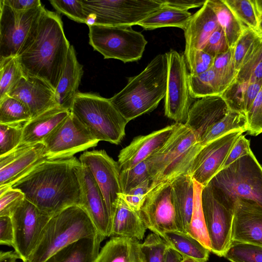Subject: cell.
I'll return each instance as SVG.
<instances>
[{
    "instance_id": "cell-13",
    "label": "cell",
    "mask_w": 262,
    "mask_h": 262,
    "mask_svg": "<svg viewBox=\"0 0 262 262\" xmlns=\"http://www.w3.org/2000/svg\"><path fill=\"white\" fill-rule=\"evenodd\" d=\"M147 229L162 237L168 231H183L174 206L170 182L152 188L139 211Z\"/></svg>"
},
{
    "instance_id": "cell-28",
    "label": "cell",
    "mask_w": 262,
    "mask_h": 262,
    "mask_svg": "<svg viewBox=\"0 0 262 262\" xmlns=\"http://www.w3.org/2000/svg\"><path fill=\"white\" fill-rule=\"evenodd\" d=\"M104 238L101 234L81 238L58 250L43 262H96Z\"/></svg>"
},
{
    "instance_id": "cell-5",
    "label": "cell",
    "mask_w": 262,
    "mask_h": 262,
    "mask_svg": "<svg viewBox=\"0 0 262 262\" xmlns=\"http://www.w3.org/2000/svg\"><path fill=\"white\" fill-rule=\"evenodd\" d=\"M99 234L84 207L69 206L52 216L27 262H43L68 245Z\"/></svg>"
},
{
    "instance_id": "cell-1",
    "label": "cell",
    "mask_w": 262,
    "mask_h": 262,
    "mask_svg": "<svg viewBox=\"0 0 262 262\" xmlns=\"http://www.w3.org/2000/svg\"><path fill=\"white\" fill-rule=\"evenodd\" d=\"M81 163L75 157L45 160L10 187L53 215L72 205L82 206Z\"/></svg>"
},
{
    "instance_id": "cell-55",
    "label": "cell",
    "mask_w": 262,
    "mask_h": 262,
    "mask_svg": "<svg viewBox=\"0 0 262 262\" xmlns=\"http://www.w3.org/2000/svg\"><path fill=\"white\" fill-rule=\"evenodd\" d=\"M215 57L200 50L196 52L193 68L189 73L198 75L205 72L213 67Z\"/></svg>"
},
{
    "instance_id": "cell-57",
    "label": "cell",
    "mask_w": 262,
    "mask_h": 262,
    "mask_svg": "<svg viewBox=\"0 0 262 262\" xmlns=\"http://www.w3.org/2000/svg\"><path fill=\"white\" fill-rule=\"evenodd\" d=\"M3 2L17 11H27L42 6L39 0H3Z\"/></svg>"
},
{
    "instance_id": "cell-2",
    "label": "cell",
    "mask_w": 262,
    "mask_h": 262,
    "mask_svg": "<svg viewBox=\"0 0 262 262\" xmlns=\"http://www.w3.org/2000/svg\"><path fill=\"white\" fill-rule=\"evenodd\" d=\"M70 46L60 15L46 9L34 39L17 56L24 76L40 78L55 90Z\"/></svg>"
},
{
    "instance_id": "cell-45",
    "label": "cell",
    "mask_w": 262,
    "mask_h": 262,
    "mask_svg": "<svg viewBox=\"0 0 262 262\" xmlns=\"http://www.w3.org/2000/svg\"><path fill=\"white\" fill-rule=\"evenodd\" d=\"M24 124H0V157L10 152L21 144Z\"/></svg>"
},
{
    "instance_id": "cell-49",
    "label": "cell",
    "mask_w": 262,
    "mask_h": 262,
    "mask_svg": "<svg viewBox=\"0 0 262 262\" xmlns=\"http://www.w3.org/2000/svg\"><path fill=\"white\" fill-rule=\"evenodd\" d=\"M245 115L248 134L257 136L262 133V86Z\"/></svg>"
},
{
    "instance_id": "cell-34",
    "label": "cell",
    "mask_w": 262,
    "mask_h": 262,
    "mask_svg": "<svg viewBox=\"0 0 262 262\" xmlns=\"http://www.w3.org/2000/svg\"><path fill=\"white\" fill-rule=\"evenodd\" d=\"M207 3L216 16L229 47L233 48L247 27L241 24L223 0H207Z\"/></svg>"
},
{
    "instance_id": "cell-50",
    "label": "cell",
    "mask_w": 262,
    "mask_h": 262,
    "mask_svg": "<svg viewBox=\"0 0 262 262\" xmlns=\"http://www.w3.org/2000/svg\"><path fill=\"white\" fill-rule=\"evenodd\" d=\"M24 193L9 186H0V216H10L12 212L25 199Z\"/></svg>"
},
{
    "instance_id": "cell-31",
    "label": "cell",
    "mask_w": 262,
    "mask_h": 262,
    "mask_svg": "<svg viewBox=\"0 0 262 262\" xmlns=\"http://www.w3.org/2000/svg\"><path fill=\"white\" fill-rule=\"evenodd\" d=\"M192 16L188 11L164 5L137 25L145 30L174 27L184 30Z\"/></svg>"
},
{
    "instance_id": "cell-56",
    "label": "cell",
    "mask_w": 262,
    "mask_h": 262,
    "mask_svg": "<svg viewBox=\"0 0 262 262\" xmlns=\"http://www.w3.org/2000/svg\"><path fill=\"white\" fill-rule=\"evenodd\" d=\"M164 5L188 11L189 9L202 7L207 0H162Z\"/></svg>"
},
{
    "instance_id": "cell-8",
    "label": "cell",
    "mask_w": 262,
    "mask_h": 262,
    "mask_svg": "<svg viewBox=\"0 0 262 262\" xmlns=\"http://www.w3.org/2000/svg\"><path fill=\"white\" fill-rule=\"evenodd\" d=\"M0 59L17 57L35 37L46 9L17 11L0 0Z\"/></svg>"
},
{
    "instance_id": "cell-51",
    "label": "cell",
    "mask_w": 262,
    "mask_h": 262,
    "mask_svg": "<svg viewBox=\"0 0 262 262\" xmlns=\"http://www.w3.org/2000/svg\"><path fill=\"white\" fill-rule=\"evenodd\" d=\"M151 180L148 179L130 190L128 192L121 195L127 205L131 209L139 211L151 190Z\"/></svg>"
},
{
    "instance_id": "cell-21",
    "label": "cell",
    "mask_w": 262,
    "mask_h": 262,
    "mask_svg": "<svg viewBox=\"0 0 262 262\" xmlns=\"http://www.w3.org/2000/svg\"><path fill=\"white\" fill-rule=\"evenodd\" d=\"M179 124L176 123L149 134L135 137L119 152L117 162L120 171L134 167L159 150L171 136Z\"/></svg>"
},
{
    "instance_id": "cell-40",
    "label": "cell",
    "mask_w": 262,
    "mask_h": 262,
    "mask_svg": "<svg viewBox=\"0 0 262 262\" xmlns=\"http://www.w3.org/2000/svg\"><path fill=\"white\" fill-rule=\"evenodd\" d=\"M24 76L17 57L0 59V99L8 95Z\"/></svg>"
},
{
    "instance_id": "cell-29",
    "label": "cell",
    "mask_w": 262,
    "mask_h": 262,
    "mask_svg": "<svg viewBox=\"0 0 262 262\" xmlns=\"http://www.w3.org/2000/svg\"><path fill=\"white\" fill-rule=\"evenodd\" d=\"M139 241L112 237L100 250L96 262H144Z\"/></svg>"
},
{
    "instance_id": "cell-11",
    "label": "cell",
    "mask_w": 262,
    "mask_h": 262,
    "mask_svg": "<svg viewBox=\"0 0 262 262\" xmlns=\"http://www.w3.org/2000/svg\"><path fill=\"white\" fill-rule=\"evenodd\" d=\"M166 54L168 73L164 114L176 123L185 124L194 99L189 88L187 64L184 54L175 50Z\"/></svg>"
},
{
    "instance_id": "cell-58",
    "label": "cell",
    "mask_w": 262,
    "mask_h": 262,
    "mask_svg": "<svg viewBox=\"0 0 262 262\" xmlns=\"http://www.w3.org/2000/svg\"><path fill=\"white\" fill-rule=\"evenodd\" d=\"M17 259H20V257L15 250L1 251L0 262H17Z\"/></svg>"
},
{
    "instance_id": "cell-42",
    "label": "cell",
    "mask_w": 262,
    "mask_h": 262,
    "mask_svg": "<svg viewBox=\"0 0 262 262\" xmlns=\"http://www.w3.org/2000/svg\"><path fill=\"white\" fill-rule=\"evenodd\" d=\"M169 246L161 236L152 233L140 244L144 262H166L167 251Z\"/></svg>"
},
{
    "instance_id": "cell-20",
    "label": "cell",
    "mask_w": 262,
    "mask_h": 262,
    "mask_svg": "<svg viewBox=\"0 0 262 262\" xmlns=\"http://www.w3.org/2000/svg\"><path fill=\"white\" fill-rule=\"evenodd\" d=\"M8 95L22 102L29 110L31 119L58 106L55 90L47 81L37 77L24 76Z\"/></svg>"
},
{
    "instance_id": "cell-26",
    "label": "cell",
    "mask_w": 262,
    "mask_h": 262,
    "mask_svg": "<svg viewBox=\"0 0 262 262\" xmlns=\"http://www.w3.org/2000/svg\"><path fill=\"white\" fill-rule=\"evenodd\" d=\"M83 73V67L78 62L75 49L70 46L65 66L55 90L57 105L71 110Z\"/></svg>"
},
{
    "instance_id": "cell-61",
    "label": "cell",
    "mask_w": 262,
    "mask_h": 262,
    "mask_svg": "<svg viewBox=\"0 0 262 262\" xmlns=\"http://www.w3.org/2000/svg\"><path fill=\"white\" fill-rule=\"evenodd\" d=\"M180 262H204L202 260L191 257H183Z\"/></svg>"
},
{
    "instance_id": "cell-36",
    "label": "cell",
    "mask_w": 262,
    "mask_h": 262,
    "mask_svg": "<svg viewBox=\"0 0 262 262\" xmlns=\"http://www.w3.org/2000/svg\"><path fill=\"white\" fill-rule=\"evenodd\" d=\"M194 202L188 234L199 241L210 252L211 244L207 233L202 205V192L204 187L193 180Z\"/></svg>"
},
{
    "instance_id": "cell-9",
    "label": "cell",
    "mask_w": 262,
    "mask_h": 262,
    "mask_svg": "<svg viewBox=\"0 0 262 262\" xmlns=\"http://www.w3.org/2000/svg\"><path fill=\"white\" fill-rule=\"evenodd\" d=\"M89 43L104 59H116L124 63L139 60L147 41L132 27L88 25Z\"/></svg>"
},
{
    "instance_id": "cell-30",
    "label": "cell",
    "mask_w": 262,
    "mask_h": 262,
    "mask_svg": "<svg viewBox=\"0 0 262 262\" xmlns=\"http://www.w3.org/2000/svg\"><path fill=\"white\" fill-rule=\"evenodd\" d=\"M173 200L183 232L188 233L193 207L194 187L189 174L179 176L170 182Z\"/></svg>"
},
{
    "instance_id": "cell-4",
    "label": "cell",
    "mask_w": 262,
    "mask_h": 262,
    "mask_svg": "<svg viewBox=\"0 0 262 262\" xmlns=\"http://www.w3.org/2000/svg\"><path fill=\"white\" fill-rule=\"evenodd\" d=\"M208 185L216 198L233 211L238 201L262 211V165L252 150L221 170Z\"/></svg>"
},
{
    "instance_id": "cell-53",
    "label": "cell",
    "mask_w": 262,
    "mask_h": 262,
    "mask_svg": "<svg viewBox=\"0 0 262 262\" xmlns=\"http://www.w3.org/2000/svg\"><path fill=\"white\" fill-rule=\"evenodd\" d=\"M251 150L250 141L242 134L230 150L223 165V169L241 157L248 154Z\"/></svg>"
},
{
    "instance_id": "cell-60",
    "label": "cell",
    "mask_w": 262,
    "mask_h": 262,
    "mask_svg": "<svg viewBox=\"0 0 262 262\" xmlns=\"http://www.w3.org/2000/svg\"><path fill=\"white\" fill-rule=\"evenodd\" d=\"M255 3L260 16V19H262V0H255Z\"/></svg>"
},
{
    "instance_id": "cell-3",
    "label": "cell",
    "mask_w": 262,
    "mask_h": 262,
    "mask_svg": "<svg viewBox=\"0 0 262 262\" xmlns=\"http://www.w3.org/2000/svg\"><path fill=\"white\" fill-rule=\"evenodd\" d=\"M167 73L166 54H160L140 73L129 77L126 85L109 99L128 122L154 111L165 98Z\"/></svg>"
},
{
    "instance_id": "cell-6",
    "label": "cell",
    "mask_w": 262,
    "mask_h": 262,
    "mask_svg": "<svg viewBox=\"0 0 262 262\" xmlns=\"http://www.w3.org/2000/svg\"><path fill=\"white\" fill-rule=\"evenodd\" d=\"M201 147L194 133L185 124L179 123L165 144L146 159L150 167L151 189L161 183L188 174Z\"/></svg>"
},
{
    "instance_id": "cell-12",
    "label": "cell",
    "mask_w": 262,
    "mask_h": 262,
    "mask_svg": "<svg viewBox=\"0 0 262 262\" xmlns=\"http://www.w3.org/2000/svg\"><path fill=\"white\" fill-rule=\"evenodd\" d=\"M14 233L13 248L23 262H27L52 215L25 198L10 215Z\"/></svg>"
},
{
    "instance_id": "cell-46",
    "label": "cell",
    "mask_w": 262,
    "mask_h": 262,
    "mask_svg": "<svg viewBox=\"0 0 262 262\" xmlns=\"http://www.w3.org/2000/svg\"><path fill=\"white\" fill-rule=\"evenodd\" d=\"M248 84V82L241 83L234 80L221 94L229 110L245 114L244 105Z\"/></svg>"
},
{
    "instance_id": "cell-52",
    "label": "cell",
    "mask_w": 262,
    "mask_h": 262,
    "mask_svg": "<svg viewBox=\"0 0 262 262\" xmlns=\"http://www.w3.org/2000/svg\"><path fill=\"white\" fill-rule=\"evenodd\" d=\"M230 48L224 31L219 26L210 36L202 50L215 57Z\"/></svg>"
},
{
    "instance_id": "cell-22",
    "label": "cell",
    "mask_w": 262,
    "mask_h": 262,
    "mask_svg": "<svg viewBox=\"0 0 262 262\" xmlns=\"http://www.w3.org/2000/svg\"><path fill=\"white\" fill-rule=\"evenodd\" d=\"M80 174L82 207L89 213L99 232L105 238L109 237L112 219L103 195L92 173L82 164Z\"/></svg>"
},
{
    "instance_id": "cell-16",
    "label": "cell",
    "mask_w": 262,
    "mask_h": 262,
    "mask_svg": "<svg viewBox=\"0 0 262 262\" xmlns=\"http://www.w3.org/2000/svg\"><path fill=\"white\" fill-rule=\"evenodd\" d=\"M92 173L104 198L111 219L119 194L122 193L118 162L104 150L85 151L79 159Z\"/></svg>"
},
{
    "instance_id": "cell-62",
    "label": "cell",
    "mask_w": 262,
    "mask_h": 262,
    "mask_svg": "<svg viewBox=\"0 0 262 262\" xmlns=\"http://www.w3.org/2000/svg\"><path fill=\"white\" fill-rule=\"evenodd\" d=\"M258 32L262 35V19L260 20L259 26L258 28Z\"/></svg>"
},
{
    "instance_id": "cell-7",
    "label": "cell",
    "mask_w": 262,
    "mask_h": 262,
    "mask_svg": "<svg viewBox=\"0 0 262 262\" xmlns=\"http://www.w3.org/2000/svg\"><path fill=\"white\" fill-rule=\"evenodd\" d=\"M70 111L99 141L118 144L125 135L128 121L110 99L94 93L78 92Z\"/></svg>"
},
{
    "instance_id": "cell-37",
    "label": "cell",
    "mask_w": 262,
    "mask_h": 262,
    "mask_svg": "<svg viewBox=\"0 0 262 262\" xmlns=\"http://www.w3.org/2000/svg\"><path fill=\"white\" fill-rule=\"evenodd\" d=\"M241 24L258 32L260 16L255 0H223Z\"/></svg>"
},
{
    "instance_id": "cell-43",
    "label": "cell",
    "mask_w": 262,
    "mask_h": 262,
    "mask_svg": "<svg viewBox=\"0 0 262 262\" xmlns=\"http://www.w3.org/2000/svg\"><path fill=\"white\" fill-rule=\"evenodd\" d=\"M262 35L258 31L247 28L236 42L233 49V58L237 72L246 57L252 51Z\"/></svg>"
},
{
    "instance_id": "cell-35",
    "label": "cell",
    "mask_w": 262,
    "mask_h": 262,
    "mask_svg": "<svg viewBox=\"0 0 262 262\" xmlns=\"http://www.w3.org/2000/svg\"><path fill=\"white\" fill-rule=\"evenodd\" d=\"M247 129L246 115L229 110L220 120L208 129L200 139L199 144L203 146L231 131L240 130L245 132Z\"/></svg>"
},
{
    "instance_id": "cell-47",
    "label": "cell",
    "mask_w": 262,
    "mask_h": 262,
    "mask_svg": "<svg viewBox=\"0 0 262 262\" xmlns=\"http://www.w3.org/2000/svg\"><path fill=\"white\" fill-rule=\"evenodd\" d=\"M212 67L227 88L235 80L236 75L233 48L215 56Z\"/></svg>"
},
{
    "instance_id": "cell-23",
    "label": "cell",
    "mask_w": 262,
    "mask_h": 262,
    "mask_svg": "<svg viewBox=\"0 0 262 262\" xmlns=\"http://www.w3.org/2000/svg\"><path fill=\"white\" fill-rule=\"evenodd\" d=\"M229 111L221 96L203 97L191 105L185 124L194 133L199 142L208 129Z\"/></svg>"
},
{
    "instance_id": "cell-44",
    "label": "cell",
    "mask_w": 262,
    "mask_h": 262,
    "mask_svg": "<svg viewBox=\"0 0 262 262\" xmlns=\"http://www.w3.org/2000/svg\"><path fill=\"white\" fill-rule=\"evenodd\" d=\"M120 179L122 193L123 194L146 180H151L150 167L147 160L138 164L130 169L120 171Z\"/></svg>"
},
{
    "instance_id": "cell-18",
    "label": "cell",
    "mask_w": 262,
    "mask_h": 262,
    "mask_svg": "<svg viewBox=\"0 0 262 262\" xmlns=\"http://www.w3.org/2000/svg\"><path fill=\"white\" fill-rule=\"evenodd\" d=\"M46 159L42 142L20 144L10 152L0 157V186L10 187Z\"/></svg>"
},
{
    "instance_id": "cell-39",
    "label": "cell",
    "mask_w": 262,
    "mask_h": 262,
    "mask_svg": "<svg viewBox=\"0 0 262 262\" xmlns=\"http://www.w3.org/2000/svg\"><path fill=\"white\" fill-rule=\"evenodd\" d=\"M30 119L29 110L19 100L9 95L0 99V124H24Z\"/></svg>"
},
{
    "instance_id": "cell-15",
    "label": "cell",
    "mask_w": 262,
    "mask_h": 262,
    "mask_svg": "<svg viewBox=\"0 0 262 262\" xmlns=\"http://www.w3.org/2000/svg\"><path fill=\"white\" fill-rule=\"evenodd\" d=\"M202 205L211 252L224 256L232 243L234 211L216 198L208 185L203 189Z\"/></svg>"
},
{
    "instance_id": "cell-38",
    "label": "cell",
    "mask_w": 262,
    "mask_h": 262,
    "mask_svg": "<svg viewBox=\"0 0 262 262\" xmlns=\"http://www.w3.org/2000/svg\"><path fill=\"white\" fill-rule=\"evenodd\" d=\"M262 79V38L244 59L238 70L235 81L252 82Z\"/></svg>"
},
{
    "instance_id": "cell-32",
    "label": "cell",
    "mask_w": 262,
    "mask_h": 262,
    "mask_svg": "<svg viewBox=\"0 0 262 262\" xmlns=\"http://www.w3.org/2000/svg\"><path fill=\"white\" fill-rule=\"evenodd\" d=\"M162 238L183 257H191L204 262L208 259L210 251L188 233L179 230L168 231L164 233Z\"/></svg>"
},
{
    "instance_id": "cell-59",
    "label": "cell",
    "mask_w": 262,
    "mask_h": 262,
    "mask_svg": "<svg viewBox=\"0 0 262 262\" xmlns=\"http://www.w3.org/2000/svg\"><path fill=\"white\" fill-rule=\"evenodd\" d=\"M183 257L170 247L167 250L166 262H180Z\"/></svg>"
},
{
    "instance_id": "cell-24",
    "label": "cell",
    "mask_w": 262,
    "mask_h": 262,
    "mask_svg": "<svg viewBox=\"0 0 262 262\" xmlns=\"http://www.w3.org/2000/svg\"><path fill=\"white\" fill-rule=\"evenodd\" d=\"M232 241L262 247V211L247 203L234 206Z\"/></svg>"
},
{
    "instance_id": "cell-10",
    "label": "cell",
    "mask_w": 262,
    "mask_h": 262,
    "mask_svg": "<svg viewBox=\"0 0 262 262\" xmlns=\"http://www.w3.org/2000/svg\"><path fill=\"white\" fill-rule=\"evenodd\" d=\"M88 24L132 27L164 6L162 0L81 1ZM88 25V24H87Z\"/></svg>"
},
{
    "instance_id": "cell-54",
    "label": "cell",
    "mask_w": 262,
    "mask_h": 262,
    "mask_svg": "<svg viewBox=\"0 0 262 262\" xmlns=\"http://www.w3.org/2000/svg\"><path fill=\"white\" fill-rule=\"evenodd\" d=\"M0 244L14 247V228L10 216H0Z\"/></svg>"
},
{
    "instance_id": "cell-33",
    "label": "cell",
    "mask_w": 262,
    "mask_h": 262,
    "mask_svg": "<svg viewBox=\"0 0 262 262\" xmlns=\"http://www.w3.org/2000/svg\"><path fill=\"white\" fill-rule=\"evenodd\" d=\"M188 84L190 95L193 99L221 96L227 88L213 67L198 75L189 73Z\"/></svg>"
},
{
    "instance_id": "cell-19",
    "label": "cell",
    "mask_w": 262,
    "mask_h": 262,
    "mask_svg": "<svg viewBox=\"0 0 262 262\" xmlns=\"http://www.w3.org/2000/svg\"><path fill=\"white\" fill-rule=\"evenodd\" d=\"M219 26L216 16L207 0L192 15L184 30L185 39L184 55L190 72L193 68L196 52L203 49L209 38Z\"/></svg>"
},
{
    "instance_id": "cell-48",
    "label": "cell",
    "mask_w": 262,
    "mask_h": 262,
    "mask_svg": "<svg viewBox=\"0 0 262 262\" xmlns=\"http://www.w3.org/2000/svg\"><path fill=\"white\" fill-rule=\"evenodd\" d=\"M54 9L70 19L88 24L89 17L86 14L81 1H50Z\"/></svg>"
},
{
    "instance_id": "cell-14",
    "label": "cell",
    "mask_w": 262,
    "mask_h": 262,
    "mask_svg": "<svg viewBox=\"0 0 262 262\" xmlns=\"http://www.w3.org/2000/svg\"><path fill=\"white\" fill-rule=\"evenodd\" d=\"M99 142L71 113L42 141L47 160L73 157L77 152L96 146Z\"/></svg>"
},
{
    "instance_id": "cell-27",
    "label": "cell",
    "mask_w": 262,
    "mask_h": 262,
    "mask_svg": "<svg viewBox=\"0 0 262 262\" xmlns=\"http://www.w3.org/2000/svg\"><path fill=\"white\" fill-rule=\"evenodd\" d=\"M146 229L139 211L129 208L120 193L114 207L109 237H127L140 241L143 239Z\"/></svg>"
},
{
    "instance_id": "cell-17",
    "label": "cell",
    "mask_w": 262,
    "mask_h": 262,
    "mask_svg": "<svg viewBox=\"0 0 262 262\" xmlns=\"http://www.w3.org/2000/svg\"><path fill=\"white\" fill-rule=\"evenodd\" d=\"M243 133L233 130L202 146L188 172L192 179L204 187L207 186L222 170L230 150Z\"/></svg>"
},
{
    "instance_id": "cell-41",
    "label": "cell",
    "mask_w": 262,
    "mask_h": 262,
    "mask_svg": "<svg viewBox=\"0 0 262 262\" xmlns=\"http://www.w3.org/2000/svg\"><path fill=\"white\" fill-rule=\"evenodd\" d=\"M224 257L231 262H262V247L232 241Z\"/></svg>"
},
{
    "instance_id": "cell-25",
    "label": "cell",
    "mask_w": 262,
    "mask_h": 262,
    "mask_svg": "<svg viewBox=\"0 0 262 262\" xmlns=\"http://www.w3.org/2000/svg\"><path fill=\"white\" fill-rule=\"evenodd\" d=\"M71 114L70 110L56 106L24 123L21 144H34L42 141Z\"/></svg>"
}]
</instances>
